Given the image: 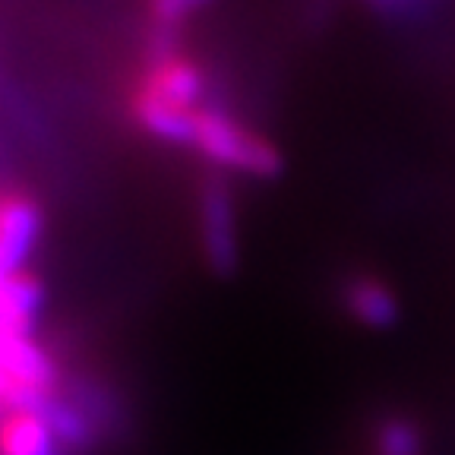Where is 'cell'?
Returning a JSON list of instances; mask_svg holds the SVG:
<instances>
[{"label": "cell", "instance_id": "obj_1", "mask_svg": "<svg viewBox=\"0 0 455 455\" xmlns=\"http://www.w3.org/2000/svg\"><path fill=\"white\" fill-rule=\"evenodd\" d=\"M203 105H209L206 70L174 42H158L130 92V121L158 142L190 146L193 121Z\"/></svg>", "mask_w": 455, "mask_h": 455}, {"label": "cell", "instance_id": "obj_2", "mask_svg": "<svg viewBox=\"0 0 455 455\" xmlns=\"http://www.w3.org/2000/svg\"><path fill=\"white\" fill-rule=\"evenodd\" d=\"M190 149H196L219 174L269 180L282 171V152L275 142L212 101L196 111Z\"/></svg>", "mask_w": 455, "mask_h": 455}, {"label": "cell", "instance_id": "obj_6", "mask_svg": "<svg viewBox=\"0 0 455 455\" xmlns=\"http://www.w3.org/2000/svg\"><path fill=\"white\" fill-rule=\"evenodd\" d=\"M377 455H420V430L408 418H386L377 430Z\"/></svg>", "mask_w": 455, "mask_h": 455}, {"label": "cell", "instance_id": "obj_3", "mask_svg": "<svg viewBox=\"0 0 455 455\" xmlns=\"http://www.w3.org/2000/svg\"><path fill=\"white\" fill-rule=\"evenodd\" d=\"M196 241L206 266L219 275H231L241 259V221L231 184L212 171L196 190Z\"/></svg>", "mask_w": 455, "mask_h": 455}, {"label": "cell", "instance_id": "obj_5", "mask_svg": "<svg viewBox=\"0 0 455 455\" xmlns=\"http://www.w3.org/2000/svg\"><path fill=\"white\" fill-rule=\"evenodd\" d=\"M341 307L348 310L351 320L367 329H389L398 320V298L379 275H357L345 278L341 284Z\"/></svg>", "mask_w": 455, "mask_h": 455}, {"label": "cell", "instance_id": "obj_7", "mask_svg": "<svg viewBox=\"0 0 455 455\" xmlns=\"http://www.w3.org/2000/svg\"><path fill=\"white\" fill-rule=\"evenodd\" d=\"M209 0H146V7H149V20L152 26L162 32L158 42H174V28L184 26L196 10L206 7Z\"/></svg>", "mask_w": 455, "mask_h": 455}, {"label": "cell", "instance_id": "obj_8", "mask_svg": "<svg viewBox=\"0 0 455 455\" xmlns=\"http://www.w3.org/2000/svg\"><path fill=\"white\" fill-rule=\"evenodd\" d=\"M0 411H4V408H0Z\"/></svg>", "mask_w": 455, "mask_h": 455}, {"label": "cell", "instance_id": "obj_4", "mask_svg": "<svg viewBox=\"0 0 455 455\" xmlns=\"http://www.w3.org/2000/svg\"><path fill=\"white\" fill-rule=\"evenodd\" d=\"M0 455H73L42 408L0 411Z\"/></svg>", "mask_w": 455, "mask_h": 455}]
</instances>
